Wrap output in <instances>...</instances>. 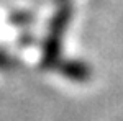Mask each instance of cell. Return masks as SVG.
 Listing matches in <instances>:
<instances>
[{
  "label": "cell",
  "instance_id": "obj_3",
  "mask_svg": "<svg viewBox=\"0 0 123 121\" xmlns=\"http://www.w3.org/2000/svg\"><path fill=\"white\" fill-rule=\"evenodd\" d=\"M17 65H18V64H17V61L10 56V54H5V52L0 51V69L7 70V69H15Z\"/></svg>",
  "mask_w": 123,
  "mask_h": 121
},
{
  "label": "cell",
  "instance_id": "obj_4",
  "mask_svg": "<svg viewBox=\"0 0 123 121\" xmlns=\"http://www.w3.org/2000/svg\"><path fill=\"white\" fill-rule=\"evenodd\" d=\"M10 20L13 21V23H26V21H30L31 20V15L30 13H26V12H17V13H13L12 17H10Z\"/></svg>",
  "mask_w": 123,
  "mask_h": 121
},
{
  "label": "cell",
  "instance_id": "obj_1",
  "mask_svg": "<svg viewBox=\"0 0 123 121\" xmlns=\"http://www.w3.org/2000/svg\"><path fill=\"white\" fill-rule=\"evenodd\" d=\"M71 18H72V5L69 2H62L49 23V31H48L44 46H43V57H41L43 67L54 69V65L59 62L62 38H64Z\"/></svg>",
  "mask_w": 123,
  "mask_h": 121
},
{
  "label": "cell",
  "instance_id": "obj_2",
  "mask_svg": "<svg viewBox=\"0 0 123 121\" xmlns=\"http://www.w3.org/2000/svg\"><path fill=\"white\" fill-rule=\"evenodd\" d=\"M54 69L74 82H87L92 74L90 67L80 61H59L54 65Z\"/></svg>",
  "mask_w": 123,
  "mask_h": 121
},
{
  "label": "cell",
  "instance_id": "obj_5",
  "mask_svg": "<svg viewBox=\"0 0 123 121\" xmlns=\"http://www.w3.org/2000/svg\"><path fill=\"white\" fill-rule=\"evenodd\" d=\"M57 2H61V3H62V2H69V0H57Z\"/></svg>",
  "mask_w": 123,
  "mask_h": 121
}]
</instances>
